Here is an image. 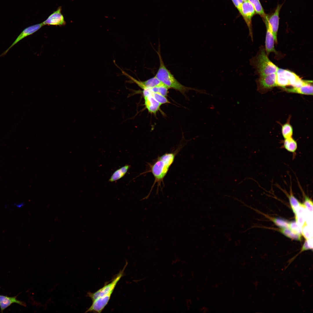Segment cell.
<instances>
[{
  "instance_id": "cell-1",
  "label": "cell",
  "mask_w": 313,
  "mask_h": 313,
  "mask_svg": "<svg viewBox=\"0 0 313 313\" xmlns=\"http://www.w3.org/2000/svg\"><path fill=\"white\" fill-rule=\"evenodd\" d=\"M176 153L164 154L159 157L152 164L150 165V170L148 172H151L154 178L150 192L156 184L157 183L158 188L159 186H161V183H163V179L174 161Z\"/></svg>"
},
{
  "instance_id": "cell-2",
  "label": "cell",
  "mask_w": 313,
  "mask_h": 313,
  "mask_svg": "<svg viewBox=\"0 0 313 313\" xmlns=\"http://www.w3.org/2000/svg\"><path fill=\"white\" fill-rule=\"evenodd\" d=\"M160 65L155 77L163 84L169 88H172L184 93L189 90H195L182 85L174 77L170 71L166 68L161 57L160 49L157 52Z\"/></svg>"
},
{
  "instance_id": "cell-3",
  "label": "cell",
  "mask_w": 313,
  "mask_h": 313,
  "mask_svg": "<svg viewBox=\"0 0 313 313\" xmlns=\"http://www.w3.org/2000/svg\"><path fill=\"white\" fill-rule=\"evenodd\" d=\"M250 63L260 76L276 73L278 68L269 59L263 48L261 49L257 56L251 60Z\"/></svg>"
},
{
  "instance_id": "cell-4",
  "label": "cell",
  "mask_w": 313,
  "mask_h": 313,
  "mask_svg": "<svg viewBox=\"0 0 313 313\" xmlns=\"http://www.w3.org/2000/svg\"><path fill=\"white\" fill-rule=\"evenodd\" d=\"M310 81L302 79L294 73L287 70L278 68L276 72V86L284 88L291 85L293 87L301 86L307 83Z\"/></svg>"
},
{
  "instance_id": "cell-5",
  "label": "cell",
  "mask_w": 313,
  "mask_h": 313,
  "mask_svg": "<svg viewBox=\"0 0 313 313\" xmlns=\"http://www.w3.org/2000/svg\"><path fill=\"white\" fill-rule=\"evenodd\" d=\"M127 264L126 262L123 269L119 272L110 282L94 292H88L86 296L90 297L93 301L99 297L113 293L118 282L123 276L124 271Z\"/></svg>"
},
{
  "instance_id": "cell-6",
  "label": "cell",
  "mask_w": 313,
  "mask_h": 313,
  "mask_svg": "<svg viewBox=\"0 0 313 313\" xmlns=\"http://www.w3.org/2000/svg\"><path fill=\"white\" fill-rule=\"evenodd\" d=\"M255 13L253 6L248 0L243 2L240 14L243 17L248 27L249 34L252 41H253V37L252 19Z\"/></svg>"
},
{
  "instance_id": "cell-7",
  "label": "cell",
  "mask_w": 313,
  "mask_h": 313,
  "mask_svg": "<svg viewBox=\"0 0 313 313\" xmlns=\"http://www.w3.org/2000/svg\"><path fill=\"white\" fill-rule=\"evenodd\" d=\"M282 5L278 4L274 12L270 15H266L263 19L267 21L268 26L274 36L275 43H277V33L279 23V14Z\"/></svg>"
},
{
  "instance_id": "cell-8",
  "label": "cell",
  "mask_w": 313,
  "mask_h": 313,
  "mask_svg": "<svg viewBox=\"0 0 313 313\" xmlns=\"http://www.w3.org/2000/svg\"><path fill=\"white\" fill-rule=\"evenodd\" d=\"M120 70L123 74L130 79L132 81L136 83L143 90L150 89L164 85L155 76L146 81H141L136 79L121 69H120Z\"/></svg>"
},
{
  "instance_id": "cell-9",
  "label": "cell",
  "mask_w": 313,
  "mask_h": 313,
  "mask_svg": "<svg viewBox=\"0 0 313 313\" xmlns=\"http://www.w3.org/2000/svg\"><path fill=\"white\" fill-rule=\"evenodd\" d=\"M143 94L146 109L150 113L155 114L159 110L161 104L152 96L148 89L143 90Z\"/></svg>"
},
{
  "instance_id": "cell-10",
  "label": "cell",
  "mask_w": 313,
  "mask_h": 313,
  "mask_svg": "<svg viewBox=\"0 0 313 313\" xmlns=\"http://www.w3.org/2000/svg\"><path fill=\"white\" fill-rule=\"evenodd\" d=\"M112 293L99 297L92 301L90 307L85 312L101 313L108 304Z\"/></svg>"
},
{
  "instance_id": "cell-11",
  "label": "cell",
  "mask_w": 313,
  "mask_h": 313,
  "mask_svg": "<svg viewBox=\"0 0 313 313\" xmlns=\"http://www.w3.org/2000/svg\"><path fill=\"white\" fill-rule=\"evenodd\" d=\"M43 26V25L42 23L29 26L25 28L11 45L0 55V57L5 55L12 47L24 38L32 34L41 28Z\"/></svg>"
},
{
  "instance_id": "cell-12",
  "label": "cell",
  "mask_w": 313,
  "mask_h": 313,
  "mask_svg": "<svg viewBox=\"0 0 313 313\" xmlns=\"http://www.w3.org/2000/svg\"><path fill=\"white\" fill-rule=\"evenodd\" d=\"M61 7H59L42 22L43 26L45 25L62 26L66 24L64 17L61 13Z\"/></svg>"
},
{
  "instance_id": "cell-13",
  "label": "cell",
  "mask_w": 313,
  "mask_h": 313,
  "mask_svg": "<svg viewBox=\"0 0 313 313\" xmlns=\"http://www.w3.org/2000/svg\"><path fill=\"white\" fill-rule=\"evenodd\" d=\"M276 72L260 76L258 80L257 83L261 89L268 90L276 86Z\"/></svg>"
},
{
  "instance_id": "cell-14",
  "label": "cell",
  "mask_w": 313,
  "mask_h": 313,
  "mask_svg": "<svg viewBox=\"0 0 313 313\" xmlns=\"http://www.w3.org/2000/svg\"><path fill=\"white\" fill-rule=\"evenodd\" d=\"M266 28V33L265 40V50L266 54L268 55L270 52L276 53L274 46V39L273 34L270 30L266 21L263 19Z\"/></svg>"
},
{
  "instance_id": "cell-15",
  "label": "cell",
  "mask_w": 313,
  "mask_h": 313,
  "mask_svg": "<svg viewBox=\"0 0 313 313\" xmlns=\"http://www.w3.org/2000/svg\"><path fill=\"white\" fill-rule=\"evenodd\" d=\"M17 296L9 297L0 295V308L1 312L6 308L14 303H17L24 307L26 306V304L25 302L17 299Z\"/></svg>"
},
{
  "instance_id": "cell-16",
  "label": "cell",
  "mask_w": 313,
  "mask_h": 313,
  "mask_svg": "<svg viewBox=\"0 0 313 313\" xmlns=\"http://www.w3.org/2000/svg\"><path fill=\"white\" fill-rule=\"evenodd\" d=\"M312 81H310L307 83L301 86L297 87H293L291 88H284L285 90L288 92L294 93L305 95H313Z\"/></svg>"
},
{
  "instance_id": "cell-17",
  "label": "cell",
  "mask_w": 313,
  "mask_h": 313,
  "mask_svg": "<svg viewBox=\"0 0 313 313\" xmlns=\"http://www.w3.org/2000/svg\"><path fill=\"white\" fill-rule=\"evenodd\" d=\"M130 167V165L126 164L116 170L110 177L109 181L113 182L123 178L127 173Z\"/></svg>"
},
{
  "instance_id": "cell-18",
  "label": "cell",
  "mask_w": 313,
  "mask_h": 313,
  "mask_svg": "<svg viewBox=\"0 0 313 313\" xmlns=\"http://www.w3.org/2000/svg\"><path fill=\"white\" fill-rule=\"evenodd\" d=\"M283 147L287 151L292 153H295L297 148V144L296 141L292 137L285 139Z\"/></svg>"
},
{
  "instance_id": "cell-19",
  "label": "cell",
  "mask_w": 313,
  "mask_h": 313,
  "mask_svg": "<svg viewBox=\"0 0 313 313\" xmlns=\"http://www.w3.org/2000/svg\"><path fill=\"white\" fill-rule=\"evenodd\" d=\"M253 6L256 13L260 15L263 18L265 16L263 8L259 0H248Z\"/></svg>"
},
{
  "instance_id": "cell-20",
  "label": "cell",
  "mask_w": 313,
  "mask_h": 313,
  "mask_svg": "<svg viewBox=\"0 0 313 313\" xmlns=\"http://www.w3.org/2000/svg\"><path fill=\"white\" fill-rule=\"evenodd\" d=\"M280 232L286 236L292 239L301 241V234L294 233L288 228H281Z\"/></svg>"
},
{
  "instance_id": "cell-21",
  "label": "cell",
  "mask_w": 313,
  "mask_h": 313,
  "mask_svg": "<svg viewBox=\"0 0 313 313\" xmlns=\"http://www.w3.org/2000/svg\"><path fill=\"white\" fill-rule=\"evenodd\" d=\"M281 132L284 139L292 137L293 133V128L289 122L287 121L283 125Z\"/></svg>"
},
{
  "instance_id": "cell-22",
  "label": "cell",
  "mask_w": 313,
  "mask_h": 313,
  "mask_svg": "<svg viewBox=\"0 0 313 313\" xmlns=\"http://www.w3.org/2000/svg\"><path fill=\"white\" fill-rule=\"evenodd\" d=\"M288 198L292 210L295 214L301 203L292 194L289 196Z\"/></svg>"
},
{
  "instance_id": "cell-23",
  "label": "cell",
  "mask_w": 313,
  "mask_h": 313,
  "mask_svg": "<svg viewBox=\"0 0 313 313\" xmlns=\"http://www.w3.org/2000/svg\"><path fill=\"white\" fill-rule=\"evenodd\" d=\"M148 89L150 93L152 96L156 101L161 105L170 103L166 97L158 93L153 92L149 89Z\"/></svg>"
},
{
  "instance_id": "cell-24",
  "label": "cell",
  "mask_w": 313,
  "mask_h": 313,
  "mask_svg": "<svg viewBox=\"0 0 313 313\" xmlns=\"http://www.w3.org/2000/svg\"><path fill=\"white\" fill-rule=\"evenodd\" d=\"M169 88L164 85L155 87L150 89L152 91L158 93L166 97L168 93Z\"/></svg>"
},
{
  "instance_id": "cell-25",
  "label": "cell",
  "mask_w": 313,
  "mask_h": 313,
  "mask_svg": "<svg viewBox=\"0 0 313 313\" xmlns=\"http://www.w3.org/2000/svg\"><path fill=\"white\" fill-rule=\"evenodd\" d=\"M272 221L275 224L281 228H288L289 222L287 221L280 218H273Z\"/></svg>"
},
{
  "instance_id": "cell-26",
  "label": "cell",
  "mask_w": 313,
  "mask_h": 313,
  "mask_svg": "<svg viewBox=\"0 0 313 313\" xmlns=\"http://www.w3.org/2000/svg\"><path fill=\"white\" fill-rule=\"evenodd\" d=\"M288 228L294 233L302 235V228L296 221H293L290 222Z\"/></svg>"
},
{
  "instance_id": "cell-27",
  "label": "cell",
  "mask_w": 313,
  "mask_h": 313,
  "mask_svg": "<svg viewBox=\"0 0 313 313\" xmlns=\"http://www.w3.org/2000/svg\"><path fill=\"white\" fill-rule=\"evenodd\" d=\"M306 209L310 212H312L313 211V202L307 196H305V200L303 204Z\"/></svg>"
},
{
  "instance_id": "cell-28",
  "label": "cell",
  "mask_w": 313,
  "mask_h": 313,
  "mask_svg": "<svg viewBox=\"0 0 313 313\" xmlns=\"http://www.w3.org/2000/svg\"><path fill=\"white\" fill-rule=\"evenodd\" d=\"M311 239H306L302 247L300 252L309 250H312V240L311 241Z\"/></svg>"
},
{
  "instance_id": "cell-29",
  "label": "cell",
  "mask_w": 313,
  "mask_h": 313,
  "mask_svg": "<svg viewBox=\"0 0 313 313\" xmlns=\"http://www.w3.org/2000/svg\"><path fill=\"white\" fill-rule=\"evenodd\" d=\"M303 227V230H302V233L303 235L304 236L306 239H308L311 238L310 232V229L308 227L306 226H304Z\"/></svg>"
},
{
  "instance_id": "cell-30",
  "label": "cell",
  "mask_w": 313,
  "mask_h": 313,
  "mask_svg": "<svg viewBox=\"0 0 313 313\" xmlns=\"http://www.w3.org/2000/svg\"><path fill=\"white\" fill-rule=\"evenodd\" d=\"M232 1L235 6L238 10L240 14L243 1L242 0H232Z\"/></svg>"
},
{
  "instance_id": "cell-31",
  "label": "cell",
  "mask_w": 313,
  "mask_h": 313,
  "mask_svg": "<svg viewBox=\"0 0 313 313\" xmlns=\"http://www.w3.org/2000/svg\"><path fill=\"white\" fill-rule=\"evenodd\" d=\"M243 2H244L248 1V0H242Z\"/></svg>"
}]
</instances>
